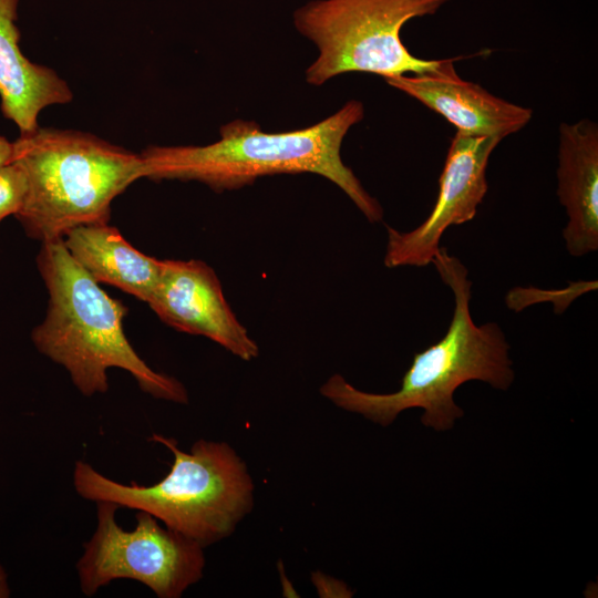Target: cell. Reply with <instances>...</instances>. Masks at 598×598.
Segmentation results:
<instances>
[{"mask_svg":"<svg viewBox=\"0 0 598 598\" xmlns=\"http://www.w3.org/2000/svg\"><path fill=\"white\" fill-rule=\"evenodd\" d=\"M363 116L362 102L351 100L319 123L295 131L267 133L255 121L234 120L208 145L147 146L141 153L144 178L195 181L221 193L264 176L312 173L343 190L370 223L381 221V204L340 154L348 131Z\"/></svg>","mask_w":598,"mask_h":598,"instance_id":"6da1fadb","label":"cell"},{"mask_svg":"<svg viewBox=\"0 0 598 598\" xmlns=\"http://www.w3.org/2000/svg\"><path fill=\"white\" fill-rule=\"evenodd\" d=\"M454 298L453 316L444 337L415 353L398 391L369 393L352 386L340 374L330 377L320 393L337 406L390 425L404 410H424L422 423L442 431L463 416L453 400L463 383L478 380L506 390L514 380L509 346L496 322L477 326L471 315L472 281L461 260L440 247L432 262Z\"/></svg>","mask_w":598,"mask_h":598,"instance_id":"7a4b0ae2","label":"cell"},{"mask_svg":"<svg viewBox=\"0 0 598 598\" xmlns=\"http://www.w3.org/2000/svg\"><path fill=\"white\" fill-rule=\"evenodd\" d=\"M37 266L49 300L45 318L33 329L31 339L39 352L69 372L83 395L105 393L107 370L120 368L152 396L188 402V393L177 379L156 372L137 354L123 329L127 307L100 287L62 239L42 243Z\"/></svg>","mask_w":598,"mask_h":598,"instance_id":"3957f363","label":"cell"},{"mask_svg":"<svg viewBox=\"0 0 598 598\" xmlns=\"http://www.w3.org/2000/svg\"><path fill=\"white\" fill-rule=\"evenodd\" d=\"M12 161L27 177L16 217L41 243L81 225L109 223L113 200L144 178L141 154L76 130L39 126L20 134Z\"/></svg>","mask_w":598,"mask_h":598,"instance_id":"277c9868","label":"cell"},{"mask_svg":"<svg viewBox=\"0 0 598 598\" xmlns=\"http://www.w3.org/2000/svg\"><path fill=\"white\" fill-rule=\"evenodd\" d=\"M173 454L169 472L153 485L123 484L76 461L73 486L84 499L143 511L204 548L233 534L254 506L246 463L225 442L196 441L188 452L173 439L153 434Z\"/></svg>","mask_w":598,"mask_h":598,"instance_id":"5b68a950","label":"cell"},{"mask_svg":"<svg viewBox=\"0 0 598 598\" xmlns=\"http://www.w3.org/2000/svg\"><path fill=\"white\" fill-rule=\"evenodd\" d=\"M450 0H313L296 10L299 33L319 50L306 71L309 84L321 85L348 72L384 79L434 69L441 60L413 55L401 39L413 18L434 14Z\"/></svg>","mask_w":598,"mask_h":598,"instance_id":"8992f818","label":"cell"},{"mask_svg":"<svg viewBox=\"0 0 598 598\" xmlns=\"http://www.w3.org/2000/svg\"><path fill=\"white\" fill-rule=\"evenodd\" d=\"M118 508L96 502V528L76 563L83 595L92 597L113 580L132 579L159 598H178L202 579L205 555L199 543L143 511L135 515V527L125 530L115 519Z\"/></svg>","mask_w":598,"mask_h":598,"instance_id":"52a82bcc","label":"cell"},{"mask_svg":"<svg viewBox=\"0 0 598 598\" xmlns=\"http://www.w3.org/2000/svg\"><path fill=\"white\" fill-rule=\"evenodd\" d=\"M501 141L456 131L439 179V194L425 220L410 231L386 227L384 265L424 267L432 262L445 230L472 220L485 197L489 156Z\"/></svg>","mask_w":598,"mask_h":598,"instance_id":"ba28073f","label":"cell"},{"mask_svg":"<svg viewBox=\"0 0 598 598\" xmlns=\"http://www.w3.org/2000/svg\"><path fill=\"white\" fill-rule=\"evenodd\" d=\"M147 305L169 327L206 337L241 360L250 361L259 353L228 305L216 272L202 260H162Z\"/></svg>","mask_w":598,"mask_h":598,"instance_id":"9c48e42d","label":"cell"},{"mask_svg":"<svg viewBox=\"0 0 598 598\" xmlns=\"http://www.w3.org/2000/svg\"><path fill=\"white\" fill-rule=\"evenodd\" d=\"M456 59H442L434 69L413 75L386 78L385 82L417 100L470 135L504 137L524 128L533 110L461 79L453 65Z\"/></svg>","mask_w":598,"mask_h":598,"instance_id":"30bf717a","label":"cell"},{"mask_svg":"<svg viewBox=\"0 0 598 598\" xmlns=\"http://www.w3.org/2000/svg\"><path fill=\"white\" fill-rule=\"evenodd\" d=\"M557 196L568 221L566 249L581 257L598 249V125L589 118L558 128Z\"/></svg>","mask_w":598,"mask_h":598,"instance_id":"8fae6325","label":"cell"},{"mask_svg":"<svg viewBox=\"0 0 598 598\" xmlns=\"http://www.w3.org/2000/svg\"><path fill=\"white\" fill-rule=\"evenodd\" d=\"M18 0H0V104L20 134L39 127L43 109L72 101L68 83L52 69L31 62L21 51Z\"/></svg>","mask_w":598,"mask_h":598,"instance_id":"7c38bea8","label":"cell"},{"mask_svg":"<svg viewBox=\"0 0 598 598\" xmlns=\"http://www.w3.org/2000/svg\"><path fill=\"white\" fill-rule=\"evenodd\" d=\"M73 259L97 282L114 286L148 302L158 282L162 260L134 248L109 223L72 228L62 238Z\"/></svg>","mask_w":598,"mask_h":598,"instance_id":"4fadbf2b","label":"cell"},{"mask_svg":"<svg viewBox=\"0 0 598 598\" xmlns=\"http://www.w3.org/2000/svg\"><path fill=\"white\" fill-rule=\"evenodd\" d=\"M27 192V177L22 167L11 162L0 167V223L19 212Z\"/></svg>","mask_w":598,"mask_h":598,"instance_id":"5bb4252c","label":"cell"},{"mask_svg":"<svg viewBox=\"0 0 598 598\" xmlns=\"http://www.w3.org/2000/svg\"><path fill=\"white\" fill-rule=\"evenodd\" d=\"M311 579L320 597H351L353 595L346 584L320 571L312 573Z\"/></svg>","mask_w":598,"mask_h":598,"instance_id":"9a60e30c","label":"cell"},{"mask_svg":"<svg viewBox=\"0 0 598 598\" xmlns=\"http://www.w3.org/2000/svg\"><path fill=\"white\" fill-rule=\"evenodd\" d=\"M13 157V142L8 141L4 136L0 135V167L12 162Z\"/></svg>","mask_w":598,"mask_h":598,"instance_id":"2e32d148","label":"cell"},{"mask_svg":"<svg viewBox=\"0 0 598 598\" xmlns=\"http://www.w3.org/2000/svg\"><path fill=\"white\" fill-rule=\"evenodd\" d=\"M9 595L10 590L7 582V576L2 566L0 565V598L9 597Z\"/></svg>","mask_w":598,"mask_h":598,"instance_id":"e0dca14e","label":"cell"}]
</instances>
